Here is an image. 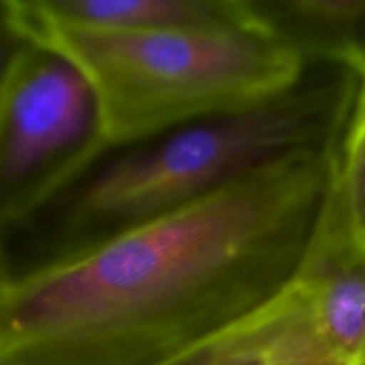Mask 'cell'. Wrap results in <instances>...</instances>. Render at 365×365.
<instances>
[{
	"label": "cell",
	"mask_w": 365,
	"mask_h": 365,
	"mask_svg": "<svg viewBox=\"0 0 365 365\" xmlns=\"http://www.w3.org/2000/svg\"><path fill=\"white\" fill-rule=\"evenodd\" d=\"M0 13L4 34L56 50L86 75L110 152L262 106L310 70L253 31H93L46 20L25 0H0Z\"/></svg>",
	"instance_id": "cell-3"
},
{
	"label": "cell",
	"mask_w": 365,
	"mask_h": 365,
	"mask_svg": "<svg viewBox=\"0 0 365 365\" xmlns=\"http://www.w3.org/2000/svg\"><path fill=\"white\" fill-rule=\"evenodd\" d=\"M339 191L353 235L365 246V132L342 143Z\"/></svg>",
	"instance_id": "cell-8"
},
{
	"label": "cell",
	"mask_w": 365,
	"mask_h": 365,
	"mask_svg": "<svg viewBox=\"0 0 365 365\" xmlns=\"http://www.w3.org/2000/svg\"><path fill=\"white\" fill-rule=\"evenodd\" d=\"M349 365H365V353H364L362 356H359V359H356L355 362H353V364H349Z\"/></svg>",
	"instance_id": "cell-10"
},
{
	"label": "cell",
	"mask_w": 365,
	"mask_h": 365,
	"mask_svg": "<svg viewBox=\"0 0 365 365\" xmlns=\"http://www.w3.org/2000/svg\"><path fill=\"white\" fill-rule=\"evenodd\" d=\"M364 132H365V75L360 78L359 93H356L355 107H353V114H351V120H349L348 130H346L344 141L356 138V135L364 134Z\"/></svg>",
	"instance_id": "cell-9"
},
{
	"label": "cell",
	"mask_w": 365,
	"mask_h": 365,
	"mask_svg": "<svg viewBox=\"0 0 365 365\" xmlns=\"http://www.w3.org/2000/svg\"><path fill=\"white\" fill-rule=\"evenodd\" d=\"M160 365H346L317 303L310 260L280 296Z\"/></svg>",
	"instance_id": "cell-5"
},
{
	"label": "cell",
	"mask_w": 365,
	"mask_h": 365,
	"mask_svg": "<svg viewBox=\"0 0 365 365\" xmlns=\"http://www.w3.org/2000/svg\"><path fill=\"white\" fill-rule=\"evenodd\" d=\"M39 16L114 32L253 31L246 0H25Z\"/></svg>",
	"instance_id": "cell-7"
},
{
	"label": "cell",
	"mask_w": 365,
	"mask_h": 365,
	"mask_svg": "<svg viewBox=\"0 0 365 365\" xmlns=\"http://www.w3.org/2000/svg\"><path fill=\"white\" fill-rule=\"evenodd\" d=\"M342 145L277 157L175 212L0 278V365H160L291 287Z\"/></svg>",
	"instance_id": "cell-1"
},
{
	"label": "cell",
	"mask_w": 365,
	"mask_h": 365,
	"mask_svg": "<svg viewBox=\"0 0 365 365\" xmlns=\"http://www.w3.org/2000/svg\"><path fill=\"white\" fill-rule=\"evenodd\" d=\"M359 86L351 71L310 66L294 89L271 102L107 153L46 209L4 232L0 278L78 255L277 157L342 145Z\"/></svg>",
	"instance_id": "cell-2"
},
{
	"label": "cell",
	"mask_w": 365,
	"mask_h": 365,
	"mask_svg": "<svg viewBox=\"0 0 365 365\" xmlns=\"http://www.w3.org/2000/svg\"><path fill=\"white\" fill-rule=\"evenodd\" d=\"M253 29L307 66L365 75V0H246Z\"/></svg>",
	"instance_id": "cell-6"
},
{
	"label": "cell",
	"mask_w": 365,
	"mask_h": 365,
	"mask_svg": "<svg viewBox=\"0 0 365 365\" xmlns=\"http://www.w3.org/2000/svg\"><path fill=\"white\" fill-rule=\"evenodd\" d=\"M107 153L86 75L56 50L4 34L0 234L46 209Z\"/></svg>",
	"instance_id": "cell-4"
}]
</instances>
